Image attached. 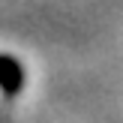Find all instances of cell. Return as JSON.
Returning a JSON list of instances; mask_svg holds the SVG:
<instances>
[{
    "label": "cell",
    "instance_id": "obj_1",
    "mask_svg": "<svg viewBox=\"0 0 123 123\" xmlns=\"http://www.w3.org/2000/svg\"><path fill=\"white\" fill-rule=\"evenodd\" d=\"M24 87V66L12 54H0V93L15 96Z\"/></svg>",
    "mask_w": 123,
    "mask_h": 123
}]
</instances>
